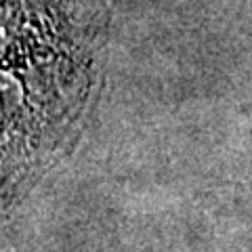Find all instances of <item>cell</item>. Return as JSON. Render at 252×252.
Returning a JSON list of instances; mask_svg holds the SVG:
<instances>
[{
	"label": "cell",
	"instance_id": "6da1fadb",
	"mask_svg": "<svg viewBox=\"0 0 252 252\" xmlns=\"http://www.w3.org/2000/svg\"><path fill=\"white\" fill-rule=\"evenodd\" d=\"M19 101V86L9 76L0 74V122L4 120L6 109Z\"/></svg>",
	"mask_w": 252,
	"mask_h": 252
},
{
	"label": "cell",
	"instance_id": "7a4b0ae2",
	"mask_svg": "<svg viewBox=\"0 0 252 252\" xmlns=\"http://www.w3.org/2000/svg\"><path fill=\"white\" fill-rule=\"evenodd\" d=\"M11 38V11L6 9V2L0 0V51L9 44Z\"/></svg>",
	"mask_w": 252,
	"mask_h": 252
}]
</instances>
